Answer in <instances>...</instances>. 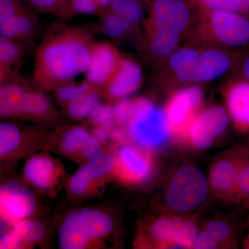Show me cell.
Returning <instances> with one entry per match:
<instances>
[{
	"instance_id": "d4e9b609",
	"label": "cell",
	"mask_w": 249,
	"mask_h": 249,
	"mask_svg": "<svg viewBox=\"0 0 249 249\" xmlns=\"http://www.w3.org/2000/svg\"><path fill=\"white\" fill-rule=\"evenodd\" d=\"M106 11L121 15L137 28L143 18L145 8L142 0H113Z\"/></svg>"
},
{
	"instance_id": "4dcf8cb0",
	"label": "cell",
	"mask_w": 249,
	"mask_h": 249,
	"mask_svg": "<svg viewBox=\"0 0 249 249\" xmlns=\"http://www.w3.org/2000/svg\"><path fill=\"white\" fill-rule=\"evenodd\" d=\"M91 137L88 130L82 127H74L65 134L62 139V147L68 154H75L81 151L85 142Z\"/></svg>"
},
{
	"instance_id": "836d02e7",
	"label": "cell",
	"mask_w": 249,
	"mask_h": 249,
	"mask_svg": "<svg viewBox=\"0 0 249 249\" xmlns=\"http://www.w3.org/2000/svg\"><path fill=\"white\" fill-rule=\"evenodd\" d=\"M112 109L114 123L119 125L127 124L133 115L134 101L127 98L118 100Z\"/></svg>"
},
{
	"instance_id": "44dd1931",
	"label": "cell",
	"mask_w": 249,
	"mask_h": 249,
	"mask_svg": "<svg viewBox=\"0 0 249 249\" xmlns=\"http://www.w3.org/2000/svg\"><path fill=\"white\" fill-rule=\"evenodd\" d=\"M27 48L17 41L0 36V78L1 83L9 78L11 68L20 61Z\"/></svg>"
},
{
	"instance_id": "ab89813d",
	"label": "cell",
	"mask_w": 249,
	"mask_h": 249,
	"mask_svg": "<svg viewBox=\"0 0 249 249\" xmlns=\"http://www.w3.org/2000/svg\"><path fill=\"white\" fill-rule=\"evenodd\" d=\"M240 71L242 79L249 81V49L240 59Z\"/></svg>"
},
{
	"instance_id": "9c48e42d",
	"label": "cell",
	"mask_w": 249,
	"mask_h": 249,
	"mask_svg": "<svg viewBox=\"0 0 249 249\" xmlns=\"http://www.w3.org/2000/svg\"><path fill=\"white\" fill-rule=\"evenodd\" d=\"M41 23L37 12L23 3L18 9L0 18V36L29 47L40 37Z\"/></svg>"
},
{
	"instance_id": "ffe728a7",
	"label": "cell",
	"mask_w": 249,
	"mask_h": 249,
	"mask_svg": "<svg viewBox=\"0 0 249 249\" xmlns=\"http://www.w3.org/2000/svg\"><path fill=\"white\" fill-rule=\"evenodd\" d=\"M51 108L50 101L43 93L24 87L18 105L17 116L41 118L47 115Z\"/></svg>"
},
{
	"instance_id": "b9f144b4",
	"label": "cell",
	"mask_w": 249,
	"mask_h": 249,
	"mask_svg": "<svg viewBox=\"0 0 249 249\" xmlns=\"http://www.w3.org/2000/svg\"><path fill=\"white\" fill-rule=\"evenodd\" d=\"M111 136L115 140L122 142L127 137V132L123 129H115L111 132Z\"/></svg>"
},
{
	"instance_id": "484cf974",
	"label": "cell",
	"mask_w": 249,
	"mask_h": 249,
	"mask_svg": "<svg viewBox=\"0 0 249 249\" xmlns=\"http://www.w3.org/2000/svg\"><path fill=\"white\" fill-rule=\"evenodd\" d=\"M95 89H91L67 104V111L69 115L75 119L89 117L93 109L100 103L99 97Z\"/></svg>"
},
{
	"instance_id": "6da1fadb",
	"label": "cell",
	"mask_w": 249,
	"mask_h": 249,
	"mask_svg": "<svg viewBox=\"0 0 249 249\" xmlns=\"http://www.w3.org/2000/svg\"><path fill=\"white\" fill-rule=\"evenodd\" d=\"M95 42L86 29L57 26L36 49L32 80L42 89H55L85 73Z\"/></svg>"
},
{
	"instance_id": "9a60e30c",
	"label": "cell",
	"mask_w": 249,
	"mask_h": 249,
	"mask_svg": "<svg viewBox=\"0 0 249 249\" xmlns=\"http://www.w3.org/2000/svg\"><path fill=\"white\" fill-rule=\"evenodd\" d=\"M142 81V67L132 59L123 56L115 73L103 88L108 96L120 100L136 92Z\"/></svg>"
},
{
	"instance_id": "7402d4cb",
	"label": "cell",
	"mask_w": 249,
	"mask_h": 249,
	"mask_svg": "<svg viewBox=\"0 0 249 249\" xmlns=\"http://www.w3.org/2000/svg\"><path fill=\"white\" fill-rule=\"evenodd\" d=\"M98 30L113 40H121L136 29L127 19L121 15L106 11L101 15Z\"/></svg>"
},
{
	"instance_id": "74e56055",
	"label": "cell",
	"mask_w": 249,
	"mask_h": 249,
	"mask_svg": "<svg viewBox=\"0 0 249 249\" xmlns=\"http://www.w3.org/2000/svg\"><path fill=\"white\" fill-rule=\"evenodd\" d=\"M220 247L219 243L214 240L206 230L198 234L194 249H215Z\"/></svg>"
},
{
	"instance_id": "e575fe53",
	"label": "cell",
	"mask_w": 249,
	"mask_h": 249,
	"mask_svg": "<svg viewBox=\"0 0 249 249\" xmlns=\"http://www.w3.org/2000/svg\"><path fill=\"white\" fill-rule=\"evenodd\" d=\"M89 117L93 124L98 126L110 127L113 123H114L112 107L101 103L93 109Z\"/></svg>"
},
{
	"instance_id": "30bf717a",
	"label": "cell",
	"mask_w": 249,
	"mask_h": 249,
	"mask_svg": "<svg viewBox=\"0 0 249 249\" xmlns=\"http://www.w3.org/2000/svg\"><path fill=\"white\" fill-rule=\"evenodd\" d=\"M232 58L219 49L210 48L200 51L194 65L176 75L181 83H205L214 80L225 74L232 66Z\"/></svg>"
},
{
	"instance_id": "7bdbcfd3",
	"label": "cell",
	"mask_w": 249,
	"mask_h": 249,
	"mask_svg": "<svg viewBox=\"0 0 249 249\" xmlns=\"http://www.w3.org/2000/svg\"><path fill=\"white\" fill-rule=\"evenodd\" d=\"M96 1L99 6L100 9L101 10V14H102L109 7L113 0H96Z\"/></svg>"
},
{
	"instance_id": "603a6c76",
	"label": "cell",
	"mask_w": 249,
	"mask_h": 249,
	"mask_svg": "<svg viewBox=\"0 0 249 249\" xmlns=\"http://www.w3.org/2000/svg\"><path fill=\"white\" fill-rule=\"evenodd\" d=\"M191 2L201 13L229 11L249 18V0H191Z\"/></svg>"
},
{
	"instance_id": "4fadbf2b",
	"label": "cell",
	"mask_w": 249,
	"mask_h": 249,
	"mask_svg": "<svg viewBox=\"0 0 249 249\" xmlns=\"http://www.w3.org/2000/svg\"><path fill=\"white\" fill-rule=\"evenodd\" d=\"M122 57L111 42H95L89 65L85 73V80L94 88H104L115 73Z\"/></svg>"
},
{
	"instance_id": "3957f363",
	"label": "cell",
	"mask_w": 249,
	"mask_h": 249,
	"mask_svg": "<svg viewBox=\"0 0 249 249\" xmlns=\"http://www.w3.org/2000/svg\"><path fill=\"white\" fill-rule=\"evenodd\" d=\"M113 221L98 210H75L67 214L58 232V242L63 249H83L93 241L110 232Z\"/></svg>"
},
{
	"instance_id": "e0dca14e",
	"label": "cell",
	"mask_w": 249,
	"mask_h": 249,
	"mask_svg": "<svg viewBox=\"0 0 249 249\" xmlns=\"http://www.w3.org/2000/svg\"><path fill=\"white\" fill-rule=\"evenodd\" d=\"M227 111L241 132L249 131V81L241 79L228 87L225 92Z\"/></svg>"
},
{
	"instance_id": "7a4b0ae2",
	"label": "cell",
	"mask_w": 249,
	"mask_h": 249,
	"mask_svg": "<svg viewBox=\"0 0 249 249\" xmlns=\"http://www.w3.org/2000/svg\"><path fill=\"white\" fill-rule=\"evenodd\" d=\"M191 20L190 7L184 0H151L143 40L148 57L156 61L168 60Z\"/></svg>"
},
{
	"instance_id": "277c9868",
	"label": "cell",
	"mask_w": 249,
	"mask_h": 249,
	"mask_svg": "<svg viewBox=\"0 0 249 249\" xmlns=\"http://www.w3.org/2000/svg\"><path fill=\"white\" fill-rule=\"evenodd\" d=\"M127 125L131 138L150 151L163 146L171 136L165 109L147 98L134 100L133 115Z\"/></svg>"
},
{
	"instance_id": "8992f818",
	"label": "cell",
	"mask_w": 249,
	"mask_h": 249,
	"mask_svg": "<svg viewBox=\"0 0 249 249\" xmlns=\"http://www.w3.org/2000/svg\"><path fill=\"white\" fill-rule=\"evenodd\" d=\"M203 100V90L197 85H192L176 91L170 98L165 110L171 136L186 139L192 122L200 111Z\"/></svg>"
},
{
	"instance_id": "d6986e66",
	"label": "cell",
	"mask_w": 249,
	"mask_h": 249,
	"mask_svg": "<svg viewBox=\"0 0 249 249\" xmlns=\"http://www.w3.org/2000/svg\"><path fill=\"white\" fill-rule=\"evenodd\" d=\"M181 221V217H163L153 223L150 232L159 247L179 249L178 242Z\"/></svg>"
},
{
	"instance_id": "d590c367",
	"label": "cell",
	"mask_w": 249,
	"mask_h": 249,
	"mask_svg": "<svg viewBox=\"0 0 249 249\" xmlns=\"http://www.w3.org/2000/svg\"><path fill=\"white\" fill-rule=\"evenodd\" d=\"M71 6L73 17L78 15L100 16L101 14V10L96 0H71Z\"/></svg>"
},
{
	"instance_id": "d6a6232c",
	"label": "cell",
	"mask_w": 249,
	"mask_h": 249,
	"mask_svg": "<svg viewBox=\"0 0 249 249\" xmlns=\"http://www.w3.org/2000/svg\"><path fill=\"white\" fill-rule=\"evenodd\" d=\"M206 231L220 246L225 245L226 242L231 245L232 242V229L227 223L220 220L211 221L206 225Z\"/></svg>"
},
{
	"instance_id": "5bb4252c",
	"label": "cell",
	"mask_w": 249,
	"mask_h": 249,
	"mask_svg": "<svg viewBox=\"0 0 249 249\" xmlns=\"http://www.w3.org/2000/svg\"><path fill=\"white\" fill-rule=\"evenodd\" d=\"M246 151H239L217 160L211 167L209 182L219 199L237 201V178L239 165Z\"/></svg>"
},
{
	"instance_id": "8d00e7d4",
	"label": "cell",
	"mask_w": 249,
	"mask_h": 249,
	"mask_svg": "<svg viewBox=\"0 0 249 249\" xmlns=\"http://www.w3.org/2000/svg\"><path fill=\"white\" fill-rule=\"evenodd\" d=\"M81 152L85 159L88 160H93L103 154L101 142L96 137L91 136L85 142Z\"/></svg>"
},
{
	"instance_id": "83f0119b",
	"label": "cell",
	"mask_w": 249,
	"mask_h": 249,
	"mask_svg": "<svg viewBox=\"0 0 249 249\" xmlns=\"http://www.w3.org/2000/svg\"><path fill=\"white\" fill-rule=\"evenodd\" d=\"M22 140L20 130L12 123L0 124V155L4 157L12 153L19 147Z\"/></svg>"
},
{
	"instance_id": "60d3db41",
	"label": "cell",
	"mask_w": 249,
	"mask_h": 249,
	"mask_svg": "<svg viewBox=\"0 0 249 249\" xmlns=\"http://www.w3.org/2000/svg\"><path fill=\"white\" fill-rule=\"evenodd\" d=\"M109 127L99 126L98 128L95 129L93 136L101 142H107L111 136V132H109Z\"/></svg>"
},
{
	"instance_id": "8fae6325",
	"label": "cell",
	"mask_w": 249,
	"mask_h": 249,
	"mask_svg": "<svg viewBox=\"0 0 249 249\" xmlns=\"http://www.w3.org/2000/svg\"><path fill=\"white\" fill-rule=\"evenodd\" d=\"M115 169L124 182L139 184L147 181L153 170L150 150L132 145L121 147L116 153Z\"/></svg>"
},
{
	"instance_id": "5b68a950",
	"label": "cell",
	"mask_w": 249,
	"mask_h": 249,
	"mask_svg": "<svg viewBox=\"0 0 249 249\" xmlns=\"http://www.w3.org/2000/svg\"><path fill=\"white\" fill-rule=\"evenodd\" d=\"M210 189L209 179L193 165L180 167L174 174L165 193V202L172 211L188 212L206 201Z\"/></svg>"
},
{
	"instance_id": "f546056e",
	"label": "cell",
	"mask_w": 249,
	"mask_h": 249,
	"mask_svg": "<svg viewBox=\"0 0 249 249\" xmlns=\"http://www.w3.org/2000/svg\"><path fill=\"white\" fill-rule=\"evenodd\" d=\"M95 88L85 80L80 83H75V81L65 83L58 87L55 90L59 101L68 104Z\"/></svg>"
},
{
	"instance_id": "cb8c5ba5",
	"label": "cell",
	"mask_w": 249,
	"mask_h": 249,
	"mask_svg": "<svg viewBox=\"0 0 249 249\" xmlns=\"http://www.w3.org/2000/svg\"><path fill=\"white\" fill-rule=\"evenodd\" d=\"M27 6L37 13L54 15L68 20L73 17L72 14L71 0H22Z\"/></svg>"
},
{
	"instance_id": "f1b7e54d",
	"label": "cell",
	"mask_w": 249,
	"mask_h": 249,
	"mask_svg": "<svg viewBox=\"0 0 249 249\" xmlns=\"http://www.w3.org/2000/svg\"><path fill=\"white\" fill-rule=\"evenodd\" d=\"M31 222L26 219L14 224L12 230L1 239L0 249H19L23 244H27V236L30 230Z\"/></svg>"
},
{
	"instance_id": "52a82bcc",
	"label": "cell",
	"mask_w": 249,
	"mask_h": 249,
	"mask_svg": "<svg viewBox=\"0 0 249 249\" xmlns=\"http://www.w3.org/2000/svg\"><path fill=\"white\" fill-rule=\"evenodd\" d=\"M202 14L209 34L218 43L231 48L249 46V18L229 11Z\"/></svg>"
},
{
	"instance_id": "f35d334b",
	"label": "cell",
	"mask_w": 249,
	"mask_h": 249,
	"mask_svg": "<svg viewBox=\"0 0 249 249\" xmlns=\"http://www.w3.org/2000/svg\"><path fill=\"white\" fill-rule=\"evenodd\" d=\"M45 233V229L43 224L35 221L31 222L30 230L27 236V244H35L42 240Z\"/></svg>"
},
{
	"instance_id": "1f68e13d",
	"label": "cell",
	"mask_w": 249,
	"mask_h": 249,
	"mask_svg": "<svg viewBox=\"0 0 249 249\" xmlns=\"http://www.w3.org/2000/svg\"><path fill=\"white\" fill-rule=\"evenodd\" d=\"M237 201L249 202V156H242L239 165L237 178Z\"/></svg>"
},
{
	"instance_id": "ac0fdd59",
	"label": "cell",
	"mask_w": 249,
	"mask_h": 249,
	"mask_svg": "<svg viewBox=\"0 0 249 249\" xmlns=\"http://www.w3.org/2000/svg\"><path fill=\"white\" fill-rule=\"evenodd\" d=\"M53 162L43 156H35L28 160L24 169V178L28 182L40 189L52 186L55 178Z\"/></svg>"
},
{
	"instance_id": "2e32d148",
	"label": "cell",
	"mask_w": 249,
	"mask_h": 249,
	"mask_svg": "<svg viewBox=\"0 0 249 249\" xmlns=\"http://www.w3.org/2000/svg\"><path fill=\"white\" fill-rule=\"evenodd\" d=\"M116 168V157L109 154H102L89 160L72 175L69 187L76 196L84 194L93 181L103 178Z\"/></svg>"
},
{
	"instance_id": "ee69618b",
	"label": "cell",
	"mask_w": 249,
	"mask_h": 249,
	"mask_svg": "<svg viewBox=\"0 0 249 249\" xmlns=\"http://www.w3.org/2000/svg\"><path fill=\"white\" fill-rule=\"evenodd\" d=\"M244 248L249 249V235L246 237L245 241H244Z\"/></svg>"
},
{
	"instance_id": "7c38bea8",
	"label": "cell",
	"mask_w": 249,
	"mask_h": 249,
	"mask_svg": "<svg viewBox=\"0 0 249 249\" xmlns=\"http://www.w3.org/2000/svg\"><path fill=\"white\" fill-rule=\"evenodd\" d=\"M36 199L34 193L22 183L10 182L0 189V213L5 222L16 224L27 219L35 211Z\"/></svg>"
},
{
	"instance_id": "4316f807",
	"label": "cell",
	"mask_w": 249,
	"mask_h": 249,
	"mask_svg": "<svg viewBox=\"0 0 249 249\" xmlns=\"http://www.w3.org/2000/svg\"><path fill=\"white\" fill-rule=\"evenodd\" d=\"M200 51L194 47L177 49L168 58V67L175 75L191 68L199 56Z\"/></svg>"
},
{
	"instance_id": "ba28073f",
	"label": "cell",
	"mask_w": 249,
	"mask_h": 249,
	"mask_svg": "<svg viewBox=\"0 0 249 249\" xmlns=\"http://www.w3.org/2000/svg\"><path fill=\"white\" fill-rule=\"evenodd\" d=\"M230 119L228 111L218 106L199 111L188 129L186 140L197 150H206L213 143L214 139L225 132Z\"/></svg>"
}]
</instances>
